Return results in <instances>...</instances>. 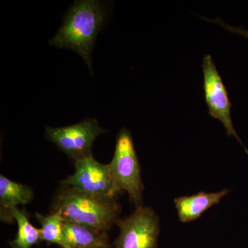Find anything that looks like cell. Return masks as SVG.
Instances as JSON below:
<instances>
[{"instance_id":"1","label":"cell","mask_w":248,"mask_h":248,"mask_svg":"<svg viewBox=\"0 0 248 248\" xmlns=\"http://www.w3.org/2000/svg\"><path fill=\"white\" fill-rule=\"evenodd\" d=\"M107 16V10L99 1H76L68 10L58 32L49 40V44L79 54L93 75L91 53Z\"/></svg>"},{"instance_id":"2","label":"cell","mask_w":248,"mask_h":248,"mask_svg":"<svg viewBox=\"0 0 248 248\" xmlns=\"http://www.w3.org/2000/svg\"><path fill=\"white\" fill-rule=\"evenodd\" d=\"M51 213H59L65 220L108 232L117 224L121 206L116 198L93 195L71 186H60L54 196Z\"/></svg>"},{"instance_id":"3","label":"cell","mask_w":248,"mask_h":248,"mask_svg":"<svg viewBox=\"0 0 248 248\" xmlns=\"http://www.w3.org/2000/svg\"><path fill=\"white\" fill-rule=\"evenodd\" d=\"M110 175L119 192H126L136 208L142 206L144 186L141 166L131 133L124 128L116 140L115 152L110 164Z\"/></svg>"},{"instance_id":"4","label":"cell","mask_w":248,"mask_h":248,"mask_svg":"<svg viewBox=\"0 0 248 248\" xmlns=\"http://www.w3.org/2000/svg\"><path fill=\"white\" fill-rule=\"evenodd\" d=\"M107 133L95 119L61 128L46 126L45 136L70 159L76 161L92 156L93 143L98 136Z\"/></svg>"},{"instance_id":"5","label":"cell","mask_w":248,"mask_h":248,"mask_svg":"<svg viewBox=\"0 0 248 248\" xmlns=\"http://www.w3.org/2000/svg\"><path fill=\"white\" fill-rule=\"evenodd\" d=\"M117 225L120 234L112 248H157L159 218L153 208L139 207Z\"/></svg>"},{"instance_id":"6","label":"cell","mask_w":248,"mask_h":248,"mask_svg":"<svg viewBox=\"0 0 248 248\" xmlns=\"http://www.w3.org/2000/svg\"><path fill=\"white\" fill-rule=\"evenodd\" d=\"M202 70L204 94L209 114L221 122L226 129L227 135L236 138L248 155L247 148L243 144L233 125L231 118L232 104L229 95L211 55L208 54L203 57Z\"/></svg>"},{"instance_id":"7","label":"cell","mask_w":248,"mask_h":248,"mask_svg":"<svg viewBox=\"0 0 248 248\" xmlns=\"http://www.w3.org/2000/svg\"><path fill=\"white\" fill-rule=\"evenodd\" d=\"M75 172L62 181L63 186L108 198H116L120 193L110 175L109 164H103L93 156L75 161Z\"/></svg>"},{"instance_id":"8","label":"cell","mask_w":248,"mask_h":248,"mask_svg":"<svg viewBox=\"0 0 248 248\" xmlns=\"http://www.w3.org/2000/svg\"><path fill=\"white\" fill-rule=\"evenodd\" d=\"M229 190L224 189L217 192H200L198 194L178 197L174 200L179 220L183 223L195 221L213 205L219 203Z\"/></svg>"},{"instance_id":"9","label":"cell","mask_w":248,"mask_h":248,"mask_svg":"<svg viewBox=\"0 0 248 248\" xmlns=\"http://www.w3.org/2000/svg\"><path fill=\"white\" fill-rule=\"evenodd\" d=\"M34 198L33 190L30 186L14 182L2 174L0 175V216L3 222L14 221L10 213L20 205L31 203Z\"/></svg>"},{"instance_id":"10","label":"cell","mask_w":248,"mask_h":248,"mask_svg":"<svg viewBox=\"0 0 248 248\" xmlns=\"http://www.w3.org/2000/svg\"><path fill=\"white\" fill-rule=\"evenodd\" d=\"M63 233L66 248H111L108 232L74 222L64 219Z\"/></svg>"},{"instance_id":"11","label":"cell","mask_w":248,"mask_h":248,"mask_svg":"<svg viewBox=\"0 0 248 248\" xmlns=\"http://www.w3.org/2000/svg\"><path fill=\"white\" fill-rule=\"evenodd\" d=\"M10 215L17 225L16 238L9 243L11 248H32L42 241L40 229L32 226L25 210L15 208Z\"/></svg>"},{"instance_id":"12","label":"cell","mask_w":248,"mask_h":248,"mask_svg":"<svg viewBox=\"0 0 248 248\" xmlns=\"http://www.w3.org/2000/svg\"><path fill=\"white\" fill-rule=\"evenodd\" d=\"M35 217L41 225L42 241L66 248L63 233V217L59 213H51L47 216L37 213Z\"/></svg>"},{"instance_id":"13","label":"cell","mask_w":248,"mask_h":248,"mask_svg":"<svg viewBox=\"0 0 248 248\" xmlns=\"http://www.w3.org/2000/svg\"><path fill=\"white\" fill-rule=\"evenodd\" d=\"M201 17L205 19V20L208 21V22L215 23V24L221 26L223 29H226V31H229V32H232V33L238 34V35L244 36L246 38L248 39V30H246L244 27H232V26L228 25L226 22H223L221 19L218 17L214 19H208V18H205L204 17Z\"/></svg>"},{"instance_id":"14","label":"cell","mask_w":248,"mask_h":248,"mask_svg":"<svg viewBox=\"0 0 248 248\" xmlns=\"http://www.w3.org/2000/svg\"></svg>"}]
</instances>
